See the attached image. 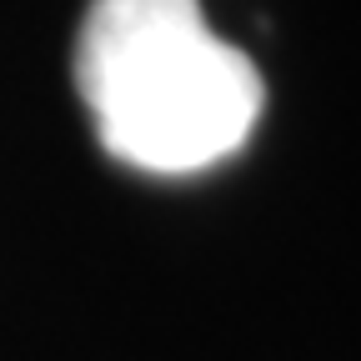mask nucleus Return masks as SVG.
<instances>
[{
    "instance_id": "f257e3e1",
    "label": "nucleus",
    "mask_w": 361,
    "mask_h": 361,
    "mask_svg": "<svg viewBox=\"0 0 361 361\" xmlns=\"http://www.w3.org/2000/svg\"><path fill=\"white\" fill-rule=\"evenodd\" d=\"M71 71L101 146L156 176L226 161L266 106L261 71L206 25L201 0H90Z\"/></svg>"
}]
</instances>
